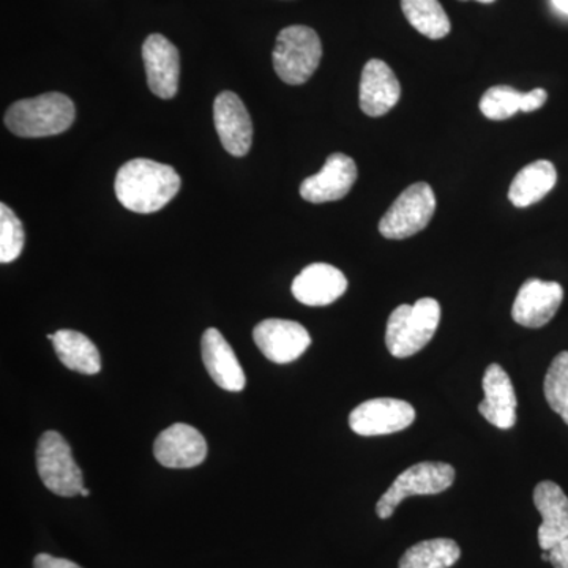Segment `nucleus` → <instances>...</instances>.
Here are the masks:
<instances>
[{
  "instance_id": "nucleus-4",
  "label": "nucleus",
  "mask_w": 568,
  "mask_h": 568,
  "mask_svg": "<svg viewBox=\"0 0 568 568\" xmlns=\"http://www.w3.org/2000/svg\"><path fill=\"white\" fill-rule=\"evenodd\" d=\"M274 69L280 80L290 85L305 84L323 59L320 36L306 26H290L276 37Z\"/></svg>"
},
{
  "instance_id": "nucleus-24",
  "label": "nucleus",
  "mask_w": 568,
  "mask_h": 568,
  "mask_svg": "<svg viewBox=\"0 0 568 568\" xmlns=\"http://www.w3.org/2000/svg\"><path fill=\"white\" fill-rule=\"evenodd\" d=\"M403 13L422 36L440 40L452 31L450 18L439 0H402Z\"/></svg>"
},
{
  "instance_id": "nucleus-21",
  "label": "nucleus",
  "mask_w": 568,
  "mask_h": 568,
  "mask_svg": "<svg viewBox=\"0 0 568 568\" xmlns=\"http://www.w3.org/2000/svg\"><path fill=\"white\" fill-rule=\"evenodd\" d=\"M558 182L555 164L548 160H537V162L523 168L508 190V200L518 209L529 207L538 203Z\"/></svg>"
},
{
  "instance_id": "nucleus-30",
  "label": "nucleus",
  "mask_w": 568,
  "mask_h": 568,
  "mask_svg": "<svg viewBox=\"0 0 568 568\" xmlns=\"http://www.w3.org/2000/svg\"><path fill=\"white\" fill-rule=\"evenodd\" d=\"M81 496L82 497H89V496H91V491H89L88 488H82Z\"/></svg>"
},
{
  "instance_id": "nucleus-12",
  "label": "nucleus",
  "mask_w": 568,
  "mask_h": 568,
  "mask_svg": "<svg viewBox=\"0 0 568 568\" xmlns=\"http://www.w3.org/2000/svg\"><path fill=\"white\" fill-rule=\"evenodd\" d=\"M149 88L156 97L170 100L175 97L181 78V55L166 37L152 33L142 47Z\"/></svg>"
},
{
  "instance_id": "nucleus-17",
  "label": "nucleus",
  "mask_w": 568,
  "mask_h": 568,
  "mask_svg": "<svg viewBox=\"0 0 568 568\" xmlns=\"http://www.w3.org/2000/svg\"><path fill=\"white\" fill-rule=\"evenodd\" d=\"M484 392L485 399L478 405V413L496 428H514L517 424V395L503 366H488L484 376Z\"/></svg>"
},
{
  "instance_id": "nucleus-26",
  "label": "nucleus",
  "mask_w": 568,
  "mask_h": 568,
  "mask_svg": "<svg viewBox=\"0 0 568 568\" xmlns=\"http://www.w3.org/2000/svg\"><path fill=\"white\" fill-rule=\"evenodd\" d=\"M24 227L9 205L0 204V263L9 264L21 256L24 248Z\"/></svg>"
},
{
  "instance_id": "nucleus-16",
  "label": "nucleus",
  "mask_w": 568,
  "mask_h": 568,
  "mask_svg": "<svg viewBox=\"0 0 568 568\" xmlns=\"http://www.w3.org/2000/svg\"><path fill=\"white\" fill-rule=\"evenodd\" d=\"M347 290V278L339 268L331 264L316 263L306 265L295 276L293 295L301 304L325 306L338 301Z\"/></svg>"
},
{
  "instance_id": "nucleus-10",
  "label": "nucleus",
  "mask_w": 568,
  "mask_h": 568,
  "mask_svg": "<svg viewBox=\"0 0 568 568\" xmlns=\"http://www.w3.org/2000/svg\"><path fill=\"white\" fill-rule=\"evenodd\" d=\"M357 181V164L345 153H332L323 170L306 178L301 185V196L313 204L334 203L343 200Z\"/></svg>"
},
{
  "instance_id": "nucleus-20",
  "label": "nucleus",
  "mask_w": 568,
  "mask_h": 568,
  "mask_svg": "<svg viewBox=\"0 0 568 568\" xmlns=\"http://www.w3.org/2000/svg\"><path fill=\"white\" fill-rule=\"evenodd\" d=\"M548 100L545 89H534L528 93L518 92L510 85L489 88L480 99V111L489 121H507L518 111L532 112L540 110Z\"/></svg>"
},
{
  "instance_id": "nucleus-13",
  "label": "nucleus",
  "mask_w": 568,
  "mask_h": 568,
  "mask_svg": "<svg viewBox=\"0 0 568 568\" xmlns=\"http://www.w3.org/2000/svg\"><path fill=\"white\" fill-rule=\"evenodd\" d=\"M153 455L170 469H192L207 457V443L193 426L175 424L156 437Z\"/></svg>"
},
{
  "instance_id": "nucleus-29",
  "label": "nucleus",
  "mask_w": 568,
  "mask_h": 568,
  "mask_svg": "<svg viewBox=\"0 0 568 568\" xmlns=\"http://www.w3.org/2000/svg\"><path fill=\"white\" fill-rule=\"evenodd\" d=\"M552 3H555L556 9L568 14V0H552Z\"/></svg>"
},
{
  "instance_id": "nucleus-1",
  "label": "nucleus",
  "mask_w": 568,
  "mask_h": 568,
  "mask_svg": "<svg viewBox=\"0 0 568 568\" xmlns=\"http://www.w3.org/2000/svg\"><path fill=\"white\" fill-rule=\"evenodd\" d=\"M181 175L173 166L148 159L123 164L115 175V196L134 213L162 211L181 190Z\"/></svg>"
},
{
  "instance_id": "nucleus-19",
  "label": "nucleus",
  "mask_w": 568,
  "mask_h": 568,
  "mask_svg": "<svg viewBox=\"0 0 568 568\" xmlns=\"http://www.w3.org/2000/svg\"><path fill=\"white\" fill-rule=\"evenodd\" d=\"M201 354H203L205 369L216 386L227 392L244 390L246 384L244 369L222 332L213 327L204 332L201 339Z\"/></svg>"
},
{
  "instance_id": "nucleus-5",
  "label": "nucleus",
  "mask_w": 568,
  "mask_h": 568,
  "mask_svg": "<svg viewBox=\"0 0 568 568\" xmlns=\"http://www.w3.org/2000/svg\"><path fill=\"white\" fill-rule=\"evenodd\" d=\"M454 481L455 469L447 463L424 462L407 467L377 500V517L388 519L406 497L439 495L450 488Z\"/></svg>"
},
{
  "instance_id": "nucleus-15",
  "label": "nucleus",
  "mask_w": 568,
  "mask_h": 568,
  "mask_svg": "<svg viewBox=\"0 0 568 568\" xmlns=\"http://www.w3.org/2000/svg\"><path fill=\"white\" fill-rule=\"evenodd\" d=\"M402 97V84L394 70L379 59L366 62L362 71L358 104L369 118H383L394 110Z\"/></svg>"
},
{
  "instance_id": "nucleus-2",
  "label": "nucleus",
  "mask_w": 568,
  "mask_h": 568,
  "mask_svg": "<svg viewBox=\"0 0 568 568\" xmlns=\"http://www.w3.org/2000/svg\"><path fill=\"white\" fill-rule=\"evenodd\" d=\"M74 118L77 110L69 97L50 92L11 104L6 114V125L17 136L47 138L67 132Z\"/></svg>"
},
{
  "instance_id": "nucleus-11",
  "label": "nucleus",
  "mask_w": 568,
  "mask_h": 568,
  "mask_svg": "<svg viewBox=\"0 0 568 568\" xmlns=\"http://www.w3.org/2000/svg\"><path fill=\"white\" fill-rule=\"evenodd\" d=\"M213 122L223 148L231 155L244 156L252 149L253 123L241 97L222 92L213 103Z\"/></svg>"
},
{
  "instance_id": "nucleus-31",
  "label": "nucleus",
  "mask_w": 568,
  "mask_h": 568,
  "mask_svg": "<svg viewBox=\"0 0 568 568\" xmlns=\"http://www.w3.org/2000/svg\"><path fill=\"white\" fill-rule=\"evenodd\" d=\"M541 559H544L545 562H549V551H545L544 555H541Z\"/></svg>"
},
{
  "instance_id": "nucleus-23",
  "label": "nucleus",
  "mask_w": 568,
  "mask_h": 568,
  "mask_svg": "<svg viewBox=\"0 0 568 568\" xmlns=\"http://www.w3.org/2000/svg\"><path fill=\"white\" fill-rule=\"evenodd\" d=\"M462 558V549L450 538H433L407 549L398 568H450Z\"/></svg>"
},
{
  "instance_id": "nucleus-27",
  "label": "nucleus",
  "mask_w": 568,
  "mask_h": 568,
  "mask_svg": "<svg viewBox=\"0 0 568 568\" xmlns=\"http://www.w3.org/2000/svg\"><path fill=\"white\" fill-rule=\"evenodd\" d=\"M33 568H82L69 559L54 558V556L41 552L33 559Z\"/></svg>"
},
{
  "instance_id": "nucleus-9",
  "label": "nucleus",
  "mask_w": 568,
  "mask_h": 568,
  "mask_svg": "<svg viewBox=\"0 0 568 568\" xmlns=\"http://www.w3.org/2000/svg\"><path fill=\"white\" fill-rule=\"evenodd\" d=\"M253 339L265 358L286 365L297 361L312 345L304 325L287 320H265L254 327Z\"/></svg>"
},
{
  "instance_id": "nucleus-3",
  "label": "nucleus",
  "mask_w": 568,
  "mask_h": 568,
  "mask_svg": "<svg viewBox=\"0 0 568 568\" xmlns=\"http://www.w3.org/2000/svg\"><path fill=\"white\" fill-rule=\"evenodd\" d=\"M440 323L439 302L420 298L414 305H399L387 321L386 346L396 358H406L424 349Z\"/></svg>"
},
{
  "instance_id": "nucleus-22",
  "label": "nucleus",
  "mask_w": 568,
  "mask_h": 568,
  "mask_svg": "<svg viewBox=\"0 0 568 568\" xmlns=\"http://www.w3.org/2000/svg\"><path fill=\"white\" fill-rule=\"evenodd\" d=\"M55 354L71 372L97 375L102 369V357L91 339L77 331H58L54 339Z\"/></svg>"
},
{
  "instance_id": "nucleus-25",
  "label": "nucleus",
  "mask_w": 568,
  "mask_h": 568,
  "mask_svg": "<svg viewBox=\"0 0 568 568\" xmlns=\"http://www.w3.org/2000/svg\"><path fill=\"white\" fill-rule=\"evenodd\" d=\"M545 398L568 425V351L556 355L545 376Z\"/></svg>"
},
{
  "instance_id": "nucleus-28",
  "label": "nucleus",
  "mask_w": 568,
  "mask_h": 568,
  "mask_svg": "<svg viewBox=\"0 0 568 568\" xmlns=\"http://www.w3.org/2000/svg\"><path fill=\"white\" fill-rule=\"evenodd\" d=\"M549 562L555 568H568V538L549 549Z\"/></svg>"
},
{
  "instance_id": "nucleus-6",
  "label": "nucleus",
  "mask_w": 568,
  "mask_h": 568,
  "mask_svg": "<svg viewBox=\"0 0 568 568\" xmlns=\"http://www.w3.org/2000/svg\"><path fill=\"white\" fill-rule=\"evenodd\" d=\"M436 212V196L425 182L407 186L379 222V233L390 241H405L424 231Z\"/></svg>"
},
{
  "instance_id": "nucleus-14",
  "label": "nucleus",
  "mask_w": 568,
  "mask_h": 568,
  "mask_svg": "<svg viewBox=\"0 0 568 568\" xmlns=\"http://www.w3.org/2000/svg\"><path fill=\"white\" fill-rule=\"evenodd\" d=\"M562 301L564 290L559 283L530 278L519 287L511 316L523 327L540 328L556 316Z\"/></svg>"
},
{
  "instance_id": "nucleus-32",
  "label": "nucleus",
  "mask_w": 568,
  "mask_h": 568,
  "mask_svg": "<svg viewBox=\"0 0 568 568\" xmlns=\"http://www.w3.org/2000/svg\"><path fill=\"white\" fill-rule=\"evenodd\" d=\"M462 2H466V0H462ZM476 2H480V3H493V2H496V0H476Z\"/></svg>"
},
{
  "instance_id": "nucleus-7",
  "label": "nucleus",
  "mask_w": 568,
  "mask_h": 568,
  "mask_svg": "<svg viewBox=\"0 0 568 568\" xmlns=\"http://www.w3.org/2000/svg\"><path fill=\"white\" fill-rule=\"evenodd\" d=\"M36 458L41 481L51 493L62 497L81 495L84 478L61 433H44L37 446Z\"/></svg>"
},
{
  "instance_id": "nucleus-8",
  "label": "nucleus",
  "mask_w": 568,
  "mask_h": 568,
  "mask_svg": "<svg viewBox=\"0 0 568 568\" xmlns=\"http://www.w3.org/2000/svg\"><path fill=\"white\" fill-rule=\"evenodd\" d=\"M416 420V409L396 398H375L355 407L349 426L355 435L383 436L403 432Z\"/></svg>"
},
{
  "instance_id": "nucleus-18",
  "label": "nucleus",
  "mask_w": 568,
  "mask_h": 568,
  "mask_svg": "<svg viewBox=\"0 0 568 568\" xmlns=\"http://www.w3.org/2000/svg\"><path fill=\"white\" fill-rule=\"evenodd\" d=\"M534 504L544 523L538 528V545L544 551L568 538V497L555 481H540L534 489Z\"/></svg>"
}]
</instances>
